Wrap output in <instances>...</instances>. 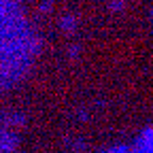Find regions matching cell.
I'll use <instances>...</instances> for the list:
<instances>
[{"mask_svg": "<svg viewBox=\"0 0 153 153\" xmlns=\"http://www.w3.org/2000/svg\"><path fill=\"white\" fill-rule=\"evenodd\" d=\"M19 149V130L0 128V153H15Z\"/></svg>", "mask_w": 153, "mask_h": 153, "instance_id": "obj_2", "label": "cell"}, {"mask_svg": "<svg viewBox=\"0 0 153 153\" xmlns=\"http://www.w3.org/2000/svg\"><path fill=\"white\" fill-rule=\"evenodd\" d=\"M26 123V115L19 111H4L0 115V128H11V130H22Z\"/></svg>", "mask_w": 153, "mask_h": 153, "instance_id": "obj_3", "label": "cell"}, {"mask_svg": "<svg viewBox=\"0 0 153 153\" xmlns=\"http://www.w3.org/2000/svg\"><path fill=\"white\" fill-rule=\"evenodd\" d=\"M41 51V38L22 0H0V89L24 81Z\"/></svg>", "mask_w": 153, "mask_h": 153, "instance_id": "obj_1", "label": "cell"}, {"mask_svg": "<svg viewBox=\"0 0 153 153\" xmlns=\"http://www.w3.org/2000/svg\"><path fill=\"white\" fill-rule=\"evenodd\" d=\"M98 153H134V151H132V147H126V145H111V147L100 149Z\"/></svg>", "mask_w": 153, "mask_h": 153, "instance_id": "obj_5", "label": "cell"}, {"mask_svg": "<svg viewBox=\"0 0 153 153\" xmlns=\"http://www.w3.org/2000/svg\"><path fill=\"white\" fill-rule=\"evenodd\" d=\"M60 24H62L60 28H64L66 32H72V30H76V24H79V22H76V17H74V15H66Z\"/></svg>", "mask_w": 153, "mask_h": 153, "instance_id": "obj_6", "label": "cell"}, {"mask_svg": "<svg viewBox=\"0 0 153 153\" xmlns=\"http://www.w3.org/2000/svg\"><path fill=\"white\" fill-rule=\"evenodd\" d=\"M134 153H153V128H147L132 147Z\"/></svg>", "mask_w": 153, "mask_h": 153, "instance_id": "obj_4", "label": "cell"}]
</instances>
